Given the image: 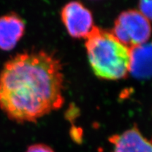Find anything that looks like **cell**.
<instances>
[{"label":"cell","instance_id":"8","mask_svg":"<svg viewBox=\"0 0 152 152\" xmlns=\"http://www.w3.org/2000/svg\"><path fill=\"white\" fill-rule=\"evenodd\" d=\"M139 8L148 20H152V1H141L139 4Z\"/></svg>","mask_w":152,"mask_h":152},{"label":"cell","instance_id":"3","mask_svg":"<svg viewBox=\"0 0 152 152\" xmlns=\"http://www.w3.org/2000/svg\"><path fill=\"white\" fill-rule=\"evenodd\" d=\"M152 32L150 20L140 11H125L118 16L111 33L129 49L146 43Z\"/></svg>","mask_w":152,"mask_h":152},{"label":"cell","instance_id":"2","mask_svg":"<svg viewBox=\"0 0 152 152\" xmlns=\"http://www.w3.org/2000/svg\"><path fill=\"white\" fill-rule=\"evenodd\" d=\"M87 58L94 73L104 80L124 78L129 73L130 49L110 31L94 26L85 38Z\"/></svg>","mask_w":152,"mask_h":152},{"label":"cell","instance_id":"1","mask_svg":"<svg viewBox=\"0 0 152 152\" xmlns=\"http://www.w3.org/2000/svg\"><path fill=\"white\" fill-rule=\"evenodd\" d=\"M64 87L56 56L45 51L18 54L0 72V109L15 122H36L61 107Z\"/></svg>","mask_w":152,"mask_h":152},{"label":"cell","instance_id":"4","mask_svg":"<svg viewBox=\"0 0 152 152\" xmlns=\"http://www.w3.org/2000/svg\"><path fill=\"white\" fill-rule=\"evenodd\" d=\"M61 19L68 34L74 38H86L94 27L92 13L78 1L64 6Z\"/></svg>","mask_w":152,"mask_h":152},{"label":"cell","instance_id":"7","mask_svg":"<svg viewBox=\"0 0 152 152\" xmlns=\"http://www.w3.org/2000/svg\"><path fill=\"white\" fill-rule=\"evenodd\" d=\"M130 73L139 79L152 77V42H146L130 48Z\"/></svg>","mask_w":152,"mask_h":152},{"label":"cell","instance_id":"6","mask_svg":"<svg viewBox=\"0 0 152 152\" xmlns=\"http://www.w3.org/2000/svg\"><path fill=\"white\" fill-rule=\"evenodd\" d=\"M25 32L23 20L15 13L0 17V49L10 51L16 47Z\"/></svg>","mask_w":152,"mask_h":152},{"label":"cell","instance_id":"9","mask_svg":"<svg viewBox=\"0 0 152 152\" xmlns=\"http://www.w3.org/2000/svg\"><path fill=\"white\" fill-rule=\"evenodd\" d=\"M26 152H54V151L46 144H35L30 146Z\"/></svg>","mask_w":152,"mask_h":152},{"label":"cell","instance_id":"5","mask_svg":"<svg viewBox=\"0 0 152 152\" xmlns=\"http://www.w3.org/2000/svg\"><path fill=\"white\" fill-rule=\"evenodd\" d=\"M113 152H152V140L144 137L137 126L109 139Z\"/></svg>","mask_w":152,"mask_h":152}]
</instances>
